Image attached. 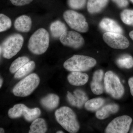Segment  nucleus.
Wrapping results in <instances>:
<instances>
[{
	"instance_id": "412c9836",
	"label": "nucleus",
	"mask_w": 133,
	"mask_h": 133,
	"mask_svg": "<svg viewBox=\"0 0 133 133\" xmlns=\"http://www.w3.org/2000/svg\"><path fill=\"white\" fill-rule=\"evenodd\" d=\"M105 103L104 99L97 98L88 99L84 104L87 110L91 111H95L102 107Z\"/></svg>"
},
{
	"instance_id": "c9c22d12",
	"label": "nucleus",
	"mask_w": 133,
	"mask_h": 133,
	"mask_svg": "<svg viewBox=\"0 0 133 133\" xmlns=\"http://www.w3.org/2000/svg\"><path fill=\"white\" fill-rule=\"evenodd\" d=\"M2 51V47L0 46V56H1V53Z\"/></svg>"
},
{
	"instance_id": "dca6fc26",
	"label": "nucleus",
	"mask_w": 133,
	"mask_h": 133,
	"mask_svg": "<svg viewBox=\"0 0 133 133\" xmlns=\"http://www.w3.org/2000/svg\"><path fill=\"white\" fill-rule=\"evenodd\" d=\"M119 110V107L118 105L115 104H109L102 107L97 110L96 113V116L99 119H105L111 115L116 113Z\"/></svg>"
},
{
	"instance_id": "f257e3e1",
	"label": "nucleus",
	"mask_w": 133,
	"mask_h": 133,
	"mask_svg": "<svg viewBox=\"0 0 133 133\" xmlns=\"http://www.w3.org/2000/svg\"><path fill=\"white\" fill-rule=\"evenodd\" d=\"M57 121L63 128L71 133L77 132L80 128L79 123L74 111L67 107H63L55 112Z\"/></svg>"
},
{
	"instance_id": "aec40b11",
	"label": "nucleus",
	"mask_w": 133,
	"mask_h": 133,
	"mask_svg": "<svg viewBox=\"0 0 133 133\" xmlns=\"http://www.w3.org/2000/svg\"><path fill=\"white\" fill-rule=\"evenodd\" d=\"M48 129L47 124L44 119L37 118L33 121L30 126L29 133H44Z\"/></svg>"
},
{
	"instance_id": "423d86ee",
	"label": "nucleus",
	"mask_w": 133,
	"mask_h": 133,
	"mask_svg": "<svg viewBox=\"0 0 133 133\" xmlns=\"http://www.w3.org/2000/svg\"><path fill=\"white\" fill-rule=\"evenodd\" d=\"M24 42L23 37L19 34L9 36L4 41L2 45L3 56L5 58L10 59L21 49Z\"/></svg>"
},
{
	"instance_id": "7ed1b4c3",
	"label": "nucleus",
	"mask_w": 133,
	"mask_h": 133,
	"mask_svg": "<svg viewBox=\"0 0 133 133\" xmlns=\"http://www.w3.org/2000/svg\"><path fill=\"white\" fill-rule=\"evenodd\" d=\"M97 64L93 58L83 55H75L64 63V68L71 72H84L91 69Z\"/></svg>"
},
{
	"instance_id": "39448f33",
	"label": "nucleus",
	"mask_w": 133,
	"mask_h": 133,
	"mask_svg": "<svg viewBox=\"0 0 133 133\" xmlns=\"http://www.w3.org/2000/svg\"><path fill=\"white\" fill-rule=\"evenodd\" d=\"M104 85L106 92L115 99L122 97L125 92L124 86L118 76L113 72L109 71L105 74Z\"/></svg>"
},
{
	"instance_id": "1a4fd4ad",
	"label": "nucleus",
	"mask_w": 133,
	"mask_h": 133,
	"mask_svg": "<svg viewBox=\"0 0 133 133\" xmlns=\"http://www.w3.org/2000/svg\"><path fill=\"white\" fill-rule=\"evenodd\" d=\"M103 40L113 49H125L129 46V41L120 33L106 32L103 35Z\"/></svg>"
},
{
	"instance_id": "58836bf2",
	"label": "nucleus",
	"mask_w": 133,
	"mask_h": 133,
	"mask_svg": "<svg viewBox=\"0 0 133 133\" xmlns=\"http://www.w3.org/2000/svg\"><path fill=\"white\" fill-rule=\"evenodd\" d=\"M1 78L0 77V79H1Z\"/></svg>"
},
{
	"instance_id": "a878e982",
	"label": "nucleus",
	"mask_w": 133,
	"mask_h": 133,
	"mask_svg": "<svg viewBox=\"0 0 133 133\" xmlns=\"http://www.w3.org/2000/svg\"><path fill=\"white\" fill-rule=\"evenodd\" d=\"M116 63L121 68L131 69L133 66V58L130 55H124L117 59Z\"/></svg>"
},
{
	"instance_id": "4468645a",
	"label": "nucleus",
	"mask_w": 133,
	"mask_h": 133,
	"mask_svg": "<svg viewBox=\"0 0 133 133\" xmlns=\"http://www.w3.org/2000/svg\"><path fill=\"white\" fill-rule=\"evenodd\" d=\"M89 79L88 74L81 72H72L68 75L67 79L72 85L80 86L87 83Z\"/></svg>"
},
{
	"instance_id": "e433bc0d",
	"label": "nucleus",
	"mask_w": 133,
	"mask_h": 133,
	"mask_svg": "<svg viewBox=\"0 0 133 133\" xmlns=\"http://www.w3.org/2000/svg\"><path fill=\"white\" fill-rule=\"evenodd\" d=\"M64 132L62 131H58L57 132V133H63Z\"/></svg>"
},
{
	"instance_id": "c756f323",
	"label": "nucleus",
	"mask_w": 133,
	"mask_h": 133,
	"mask_svg": "<svg viewBox=\"0 0 133 133\" xmlns=\"http://www.w3.org/2000/svg\"><path fill=\"white\" fill-rule=\"evenodd\" d=\"M13 5L16 6H22L29 4L33 0H10Z\"/></svg>"
},
{
	"instance_id": "2f4dec72",
	"label": "nucleus",
	"mask_w": 133,
	"mask_h": 133,
	"mask_svg": "<svg viewBox=\"0 0 133 133\" xmlns=\"http://www.w3.org/2000/svg\"><path fill=\"white\" fill-rule=\"evenodd\" d=\"M128 84L130 88V92L133 96V77L130 78L128 80Z\"/></svg>"
},
{
	"instance_id": "6e6552de",
	"label": "nucleus",
	"mask_w": 133,
	"mask_h": 133,
	"mask_svg": "<svg viewBox=\"0 0 133 133\" xmlns=\"http://www.w3.org/2000/svg\"><path fill=\"white\" fill-rule=\"evenodd\" d=\"M132 122L130 116L123 115L116 117L108 125L105 130L107 133H127Z\"/></svg>"
},
{
	"instance_id": "c85d7f7f",
	"label": "nucleus",
	"mask_w": 133,
	"mask_h": 133,
	"mask_svg": "<svg viewBox=\"0 0 133 133\" xmlns=\"http://www.w3.org/2000/svg\"><path fill=\"white\" fill-rule=\"evenodd\" d=\"M87 0H68V4L72 9H80L85 6Z\"/></svg>"
},
{
	"instance_id": "7c9ffc66",
	"label": "nucleus",
	"mask_w": 133,
	"mask_h": 133,
	"mask_svg": "<svg viewBox=\"0 0 133 133\" xmlns=\"http://www.w3.org/2000/svg\"><path fill=\"white\" fill-rule=\"evenodd\" d=\"M119 7L125 8L128 6L129 2L128 0H112Z\"/></svg>"
},
{
	"instance_id": "f03ea898",
	"label": "nucleus",
	"mask_w": 133,
	"mask_h": 133,
	"mask_svg": "<svg viewBox=\"0 0 133 133\" xmlns=\"http://www.w3.org/2000/svg\"><path fill=\"white\" fill-rule=\"evenodd\" d=\"M49 41L48 31L44 29H38L30 38L28 45L29 49L35 55H42L48 50Z\"/></svg>"
},
{
	"instance_id": "9d476101",
	"label": "nucleus",
	"mask_w": 133,
	"mask_h": 133,
	"mask_svg": "<svg viewBox=\"0 0 133 133\" xmlns=\"http://www.w3.org/2000/svg\"><path fill=\"white\" fill-rule=\"evenodd\" d=\"M59 38L62 44L74 49L81 48L85 43L83 36L76 31H67Z\"/></svg>"
},
{
	"instance_id": "473e14b6",
	"label": "nucleus",
	"mask_w": 133,
	"mask_h": 133,
	"mask_svg": "<svg viewBox=\"0 0 133 133\" xmlns=\"http://www.w3.org/2000/svg\"><path fill=\"white\" fill-rule=\"evenodd\" d=\"M129 35L131 39L133 41V31H131L129 33Z\"/></svg>"
},
{
	"instance_id": "a211bd4d",
	"label": "nucleus",
	"mask_w": 133,
	"mask_h": 133,
	"mask_svg": "<svg viewBox=\"0 0 133 133\" xmlns=\"http://www.w3.org/2000/svg\"><path fill=\"white\" fill-rule=\"evenodd\" d=\"M59 98L54 94H50L43 98L41 100V104L48 110H52L57 107L59 104Z\"/></svg>"
},
{
	"instance_id": "b1692460",
	"label": "nucleus",
	"mask_w": 133,
	"mask_h": 133,
	"mask_svg": "<svg viewBox=\"0 0 133 133\" xmlns=\"http://www.w3.org/2000/svg\"><path fill=\"white\" fill-rule=\"evenodd\" d=\"M29 61V59L27 57L23 56L18 57L12 63L10 67V71L12 74L15 73L22 66Z\"/></svg>"
},
{
	"instance_id": "0eeeda50",
	"label": "nucleus",
	"mask_w": 133,
	"mask_h": 133,
	"mask_svg": "<svg viewBox=\"0 0 133 133\" xmlns=\"http://www.w3.org/2000/svg\"><path fill=\"white\" fill-rule=\"evenodd\" d=\"M63 17L67 24L71 29L81 33L88 31L89 27L85 17L81 14L72 10H66Z\"/></svg>"
},
{
	"instance_id": "393cba45",
	"label": "nucleus",
	"mask_w": 133,
	"mask_h": 133,
	"mask_svg": "<svg viewBox=\"0 0 133 133\" xmlns=\"http://www.w3.org/2000/svg\"><path fill=\"white\" fill-rule=\"evenodd\" d=\"M26 107L25 105L22 104L15 105L14 107L9 110L8 116L12 119L19 118L22 116L23 111Z\"/></svg>"
},
{
	"instance_id": "bb28decb",
	"label": "nucleus",
	"mask_w": 133,
	"mask_h": 133,
	"mask_svg": "<svg viewBox=\"0 0 133 133\" xmlns=\"http://www.w3.org/2000/svg\"><path fill=\"white\" fill-rule=\"evenodd\" d=\"M121 18L125 24L133 26V10H124L121 14Z\"/></svg>"
},
{
	"instance_id": "9b49d317",
	"label": "nucleus",
	"mask_w": 133,
	"mask_h": 133,
	"mask_svg": "<svg viewBox=\"0 0 133 133\" xmlns=\"http://www.w3.org/2000/svg\"><path fill=\"white\" fill-rule=\"evenodd\" d=\"M67 100L71 105L81 108L88 100V98L84 91L77 89L74 91V95L69 91L67 92Z\"/></svg>"
},
{
	"instance_id": "2eb2a0df",
	"label": "nucleus",
	"mask_w": 133,
	"mask_h": 133,
	"mask_svg": "<svg viewBox=\"0 0 133 133\" xmlns=\"http://www.w3.org/2000/svg\"><path fill=\"white\" fill-rule=\"evenodd\" d=\"M31 19L27 15H22L19 17L15 22V28L17 31L21 32H29L31 28Z\"/></svg>"
},
{
	"instance_id": "6ab92c4d",
	"label": "nucleus",
	"mask_w": 133,
	"mask_h": 133,
	"mask_svg": "<svg viewBox=\"0 0 133 133\" xmlns=\"http://www.w3.org/2000/svg\"><path fill=\"white\" fill-rule=\"evenodd\" d=\"M51 35L55 38H59L63 34L67 31L65 24L59 21L53 22L50 26Z\"/></svg>"
},
{
	"instance_id": "72a5a7b5",
	"label": "nucleus",
	"mask_w": 133,
	"mask_h": 133,
	"mask_svg": "<svg viewBox=\"0 0 133 133\" xmlns=\"http://www.w3.org/2000/svg\"><path fill=\"white\" fill-rule=\"evenodd\" d=\"M3 83V80L2 78H1L0 79V88L2 86Z\"/></svg>"
},
{
	"instance_id": "4be33fe9",
	"label": "nucleus",
	"mask_w": 133,
	"mask_h": 133,
	"mask_svg": "<svg viewBox=\"0 0 133 133\" xmlns=\"http://www.w3.org/2000/svg\"><path fill=\"white\" fill-rule=\"evenodd\" d=\"M35 66V63L34 61H29L15 72L14 77L19 79L27 76L33 71Z\"/></svg>"
},
{
	"instance_id": "cd10ccee",
	"label": "nucleus",
	"mask_w": 133,
	"mask_h": 133,
	"mask_svg": "<svg viewBox=\"0 0 133 133\" xmlns=\"http://www.w3.org/2000/svg\"><path fill=\"white\" fill-rule=\"evenodd\" d=\"M12 21L8 17L0 14V32L8 30L12 26Z\"/></svg>"
},
{
	"instance_id": "5701e85b",
	"label": "nucleus",
	"mask_w": 133,
	"mask_h": 133,
	"mask_svg": "<svg viewBox=\"0 0 133 133\" xmlns=\"http://www.w3.org/2000/svg\"><path fill=\"white\" fill-rule=\"evenodd\" d=\"M41 113V109L38 108L30 109L26 106L23 111V116L27 121L31 122L38 118Z\"/></svg>"
},
{
	"instance_id": "ddd939ff",
	"label": "nucleus",
	"mask_w": 133,
	"mask_h": 133,
	"mask_svg": "<svg viewBox=\"0 0 133 133\" xmlns=\"http://www.w3.org/2000/svg\"><path fill=\"white\" fill-rule=\"evenodd\" d=\"M100 28L106 32L120 33L122 34L123 30L120 26L113 19L104 18L100 22Z\"/></svg>"
},
{
	"instance_id": "f704fd0d",
	"label": "nucleus",
	"mask_w": 133,
	"mask_h": 133,
	"mask_svg": "<svg viewBox=\"0 0 133 133\" xmlns=\"http://www.w3.org/2000/svg\"><path fill=\"white\" fill-rule=\"evenodd\" d=\"M5 133V130L3 128H0V133Z\"/></svg>"
},
{
	"instance_id": "4c0bfd02",
	"label": "nucleus",
	"mask_w": 133,
	"mask_h": 133,
	"mask_svg": "<svg viewBox=\"0 0 133 133\" xmlns=\"http://www.w3.org/2000/svg\"><path fill=\"white\" fill-rule=\"evenodd\" d=\"M130 1H131L133 3V0H130Z\"/></svg>"
},
{
	"instance_id": "20e7f679",
	"label": "nucleus",
	"mask_w": 133,
	"mask_h": 133,
	"mask_svg": "<svg viewBox=\"0 0 133 133\" xmlns=\"http://www.w3.org/2000/svg\"><path fill=\"white\" fill-rule=\"evenodd\" d=\"M40 82V78L37 74H30L15 86L13 89V94L17 97H27L37 88Z\"/></svg>"
},
{
	"instance_id": "f8f14e48",
	"label": "nucleus",
	"mask_w": 133,
	"mask_h": 133,
	"mask_svg": "<svg viewBox=\"0 0 133 133\" xmlns=\"http://www.w3.org/2000/svg\"><path fill=\"white\" fill-rule=\"evenodd\" d=\"M104 78V71L102 70H97L94 73L90 87L92 91L95 95H100L104 92L102 83Z\"/></svg>"
},
{
	"instance_id": "f3484780",
	"label": "nucleus",
	"mask_w": 133,
	"mask_h": 133,
	"mask_svg": "<svg viewBox=\"0 0 133 133\" xmlns=\"http://www.w3.org/2000/svg\"><path fill=\"white\" fill-rule=\"evenodd\" d=\"M109 0H88L87 8L91 14L99 13L107 5Z\"/></svg>"
}]
</instances>
